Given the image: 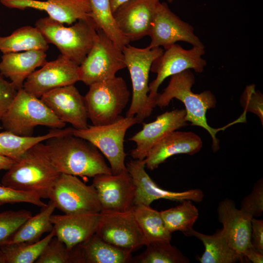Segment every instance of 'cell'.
Segmentation results:
<instances>
[{
  "label": "cell",
  "mask_w": 263,
  "mask_h": 263,
  "mask_svg": "<svg viewBox=\"0 0 263 263\" xmlns=\"http://www.w3.org/2000/svg\"><path fill=\"white\" fill-rule=\"evenodd\" d=\"M79 245L84 263H132V252L105 242L96 233Z\"/></svg>",
  "instance_id": "cell-27"
},
{
  "label": "cell",
  "mask_w": 263,
  "mask_h": 263,
  "mask_svg": "<svg viewBox=\"0 0 263 263\" xmlns=\"http://www.w3.org/2000/svg\"><path fill=\"white\" fill-rule=\"evenodd\" d=\"M64 214L99 213L101 207L96 191L77 176L61 173L48 196Z\"/></svg>",
  "instance_id": "cell-11"
},
{
  "label": "cell",
  "mask_w": 263,
  "mask_h": 263,
  "mask_svg": "<svg viewBox=\"0 0 263 263\" xmlns=\"http://www.w3.org/2000/svg\"><path fill=\"white\" fill-rule=\"evenodd\" d=\"M32 216L30 211L25 209L0 212V246L5 244L18 228Z\"/></svg>",
  "instance_id": "cell-36"
},
{
  "label": "cell",
  "mask_w": 263,
  "mask_h": 263,
  "mask_svg": "<svg viewBox=\"0 0 263 263\" xmlns=\"http://www.w3.org/2000/svg\"><path fill=\"white\" fill-rule=\"evenodd\" d=\"M101 212H125L134 206L136 187L128 171L117 174H101L93 177Z\"/></svg>",
  "instance_id": "cell-14"
},
{
  "label": "cell",
  "mask_w": 263,
  "mask_h": 263,
  "mask_svg": "<svg viewBox=\"0 0 263 263\" xmlns=\"http://www.w3.org/2000/svg\"><path fill=\"white\" fill-rule=\"evenodd\" d=\"M84 96L88 119L93 125L113 123L120 117L131 93L120 76L93 83Z\"/></svg>",
  "instance_id": "cell-7"
},
{
  "label": "cell",
  "mask_w": 263,
  "mask_h": 263,
  "mask_svg": "<svg viewBox=\"0 0 263 263\" xmlns=\"http://www.w3.org/2000/svg\"><path fill=\"white\" fill-rule=\"evenodd\" d=\"M44 145L51 163L60 173L84 178L112 173L101 152L82 138L73 134L55 136Z\"/></svg>",
  "instance_id": "cell-2"
},
{
  "label": "cell",
  "mask_w": 263,
  "mask_h": 263,
  "mask_svg": "<svg viewBox=\"0 0 263 263\" xmlns=\"http://www.w3.org/2000/svg\"><path fill=\"white\" fill-rule=\"evenodd\" d=\"M1 185L15 189L33 192L48 199L50 191L61 174L51 163L42 142L28 150L6 170Z\"/></svg>",
  "instance_id": "cell-3"
},
{
  "label": "cell",
  "mask_w": 263,
  "mask_h": 263,
  "mask_svg": "<svg viewBox=\"0 0 263 263\" xmlns=\"http://www.w3.org/2000/svg\"><path fill=\"white\" fill-rule=\"evenodd\" d=\"M20 203H29L41 207L46 204L35 192L19 190L2 185L0 186V206Z\"/></svg>",
  "instance_id": "cell-37"
},
{
  "label": "cell",
  "mask_w": 263,
  "mask_h": 263,
  "mask_svg": "<svg viewBox=\"0 0 263 263\" xmlns=\"http://www.w3.org/2000/svg\"><path fill=\"white\" fill-rule=\"evenodd\" d=\"M138 263H187L188 259L170 242H158L146 245L145 250L133 258Z\"/></svg>",
  "instance_id": "cell-34"
},
{
  "label": "cell",
  "mask_w": 263,
  "mask_h": 263,
  "mask_svg": "<svg viewBox=\"0 0 263 263\" xmlns=\"http://www.w3.org/2000/svg\"><path fill=\"white\" fill-rule=\"evenodd\" d=\"M36 263H84L79 245L68 248L56 236L47 244Z\"/></svg>",
  "instance_id": "cell-35"
},
{
  "label": "cell",
  "mask_w": 263,
  "mask_h": 263,
  "mask_svg": "<svg viewBox=\"0 0 263 263\" xmlns=\"http://www.w3.org/2000/svg\"><path fill=\"white\" fill-rule=\"evenodd\" d=\"M74 128H53L42 135L21 136L5 131L0 132V155L14 161L19 159L30 148L48 139L62 135L73 134Z\"/></svg>",
  "instance_id": "cell-25"
},
{
  "label": "cell",
  "mask_w": 263,
  "mask_h": 263,
  "mask_svg": "<svg viewBox=\"0 0 263 263\" xmlns=\"http://www.w3.org/2000/svg\"><path fill=\"white\" fill-rule=\"evenodd\" d=\"M205 53V46H195L187 50L176 43L166 49L153 61L150 67V71L156 74V78L149 85L150 103L156 106L158 89L166 78L187 70L202 73L207 65V61L202 57Z\"/></svg>",
  "instance_id": "cell-10"
},
{
  "label": "cell",
  "mask_w": 263,
  "mask_h": 263,
  "mask_svg": "<svg viewBox=\"0 0 263 263\" xmlns=\"http://www.w3.org/2000/svg\"><path fill=\"white\" fill-rule=\"evenodd\" d=\"M139 123L135 116H121L111 124L88 125L82 130L74 129L73 134L94 145L109 161L112 174H117L128 171L124 146L126 133L131 127Z\"/></svg>",
  "instance_id": "cell-8"
},
{
  "label": "cell",
  "mask_w": 263,
  "mask_h": 263,
  "mask_svg": "<svg viewBox=\"0 0 263 263\" xmlns=\"http://www.w3.org/2000/svg\"><path fill=\"white\" fill-rule=\"evenodd\" d=\"M128 0H110L111 7L113 13L119 7L121 4L126 2ZM173 0H168L171 2Z\"/></svg>",
  "instance_id": "cell-44"
},
{
  "label": "cell",
  "mask_w": 263,
  "mask_h": 263,
  "mask_svg": "<svg viewBox=\"0 0 263 263\" xmlns=\"http://www.w3.org/2000/svg\"><path fill=\"white\" fill-rule=\"evenodd\" d=\"M148 36L150 42L148 47L150 48L163 46L167 49L178 41L204 46L192 26L173 13L165 2L159 4Z\"/></svg>",
  "instance_id": "cell-12"
},
{
  "label": "cell",
  "mask_w": 263,
  "mask_h": 263,
  "mask_svg": "<svg viewBox=\"0 0 263 263\" xmlns=\"http://www.w3.org/2000/svg\"><path fill=\"white\" fill-rule=\"evenodd\" d=\"M0 2L9 8L44 11L50 18L69 25L91 15L89 0H0Z\"/></svg>",
  "instance_id": "cell-21"
},
{
  "label": "cell",
  "mask_w": 263,
  "mask_h": 263,
  "mask_svg": "<svg viewBox=\"0 0 263 263\" xmlns=\"http://www.w3.org/2000/svg\"><path fill=\"white\" fill-rule=\"evenodd\" d=\"M40 99L62 122L72 125L75 130L88 127V114L84 96L74 85L51 90Z\"/></svg>",
  "instance_id": "cell-18"
},
{
  "label": "cell",
  "mask_w": 263,
  "mask_h": 263,
  "mask_svg": "<svg viewBox=\"0 0 263 263\" xmlns=\"http://www.w3.org/2000/svg\"><path fill=\"white\" fill-rule=\"evenodd\" d=\"M218 218L223 225L222 229L230 246L240 257L247 249L253 246L251 243L252 217L238 209L235 202L230 199H225L220 202L217 208Z\"/></svg>",
  "instance_id": "cell-20"
},
{
  "label": "cell",
  "mask_w": 263,
  "mask_h": 263,
  "mask_svg": "<svg viewBox=\"0 0 263 263\" xmlns=\"http://www.w3.org/2000/svg\"><path fill=\"white\" fill-rule=\"evenodd\" d=\"M46 54L41 50L3 54L0 61V73L19 91L23 89L26 78L46 62Z\"/></svg>",
  "instance_id": "cell-24"
},
{
  "label": "cell",
  "mask_w": 263,
  "mask_h": 263,
  "mask_svg": "<svg viewBox=\"0 0 263 263\" xmlns=\"http://www.w3.org/2000/svg\"><path fill=\"white\" fill-rule=\"evenodd\" d=\"M251 222V244L255 249L263 253V221L252 217Z\"/></svg>",
  "instance_id": "cell-41"
},
{
  "label": "cell",
  "mask_w": 263,
  "mask_h": 263,
  "mask_svg": "<svg viewBox=\"0 0 263 263\" xmlns=\"http://www.w3.org/2000/svg\"><path fill=\"white\" fill-rule=\"evenodd\" d=\"M35 26L48 43L57 48L60 55L78 65L86 58L97 35V27L90 17L67 27L48 16L38 19Z\"/></svg>",
  "instance_id": "cell-4"
},
{
  "label": "cell",
  "mask_w": 263,
  "mask_h": 263,
  "mask_svg": "<svg viewBox=\"0 0 263 263\" xmlns=\"http://www.w3.org/2000/svg\"><path fill=\"white\" fill-rule=\"evenodd\" d=\"M101 217V212L53 214L51 220L55 236L71 249L96 232Z\"/></svg>",
  "instance_id": "cell-22"
},
{
  "label": "cell",
  "mask_w": 263,
  "mask_h": 263,
  "mask_svg": "<svg viewBox=\"0 0 263 263\" xmlns=\"http://www.w3.org/2000/svg\"><path fill=\"white\" fill-rule=\"evenodd\" d=\"M48 48L49 43L36 26H24L9 36H0V51L3 54L31 50L46 52Z\"/></svg>",
  "instance_id": "cell-29"
},
{
  "label": "cell",
  "mask_w": 263,
  "mask_h": 263,
  "mask_svg": "<svg viewBox=\"0 0 263 263\" xmlns=\"http://www.w3.org/2000/svg\"><path fill=\"white\" fill-rule=\"evenodd\" d=\"M79 65L61 55L34 71L24 82L23 89L38 97L53 89L74 85L79 81Z\"/></svg>",
  "instance_id": "cell-15"
},
{
  "label": "cell",
  "mask_w": 263,
  "mask_h": 263,
  "mask_svg": "<svg viewBox=\"0 0 263 263\" xmlns=\"http://www.w3.org/2000/svg\"><path fill=\"white\" fill-rule=\"evenodd\" d=\"M255 87L254 84L246 86L241 97V105L247 113L250 112L257 115L263 125V95L260 92L255 91Z\"/></svg>",
  "instance_id": "cell-39"
},
{
  "label": "cell",
  "mask_w": 263,
  "mask_h": 263,
  "mask_svg": "<svg viewBox=\"0 0 263 263\" xmlns=\"http://www.w3.org/2000/svg\"><path fill=\"white\" fill-rule=\"evenodd\" d=\"M55 209V204L49 200L39 213L27 219L4 244H31L39 241L44 233L53 229L51 217Z\"/></svg>",
  "instance_id": "cell-28"
},
{
  "label": "cell",
  "mask_w": 263,
  "mask_h": 263,
  "mask_svg": "<svg viewBox=\"0 0 263 263\" xmlns=\"http://www.w3.org/2000/svg\"><path fill=\"white\" fill-rule=\"evenodd\" d=\"M167 231L171 234L179 231L185 235L193 229L199 216V210L190 200L160 212Z\"/></svg>",
  "instance_id": "cell-32"
},
{
  "label": "cell",
  "mask_w": 263,
  "mask_h": 263,
  "mask_svg": "<svg viewBox=\"0 0 263 263\" xmlns=\"http://www.w3.org/2000/svg\"><path fill=\"white\" fill-rule=\"evenodd\" d=\"M0 121L5 131L21 136H32L34 129L38 126L62 129L66 125L40 98L23 89L18 91Z\"/></svg>",
  "instance_id": "cell-6"
},
{
  "label": "cell",
  "mask_w": 263,
  "mask_h": 263,
  "mask_svg": "<svg viewBox=\"0 0 263 263\" xmlns=\"http://www.w3.org/2000/svg\"><path fill=\"white\" fill-rule=\"evenodd\" d=\"M185 109L167 111L159 115L153 121L143 123L142 129L129 140L136 147L131 152L133 159L143 160L151 149L170 132L188 125Z\"/></svg>",
  "instance_id": "cell-19"
},
{
  "label": "cell",
  "mask_w": 263,
  "mask_h": 263,
  "mask_svg": "<svg viewBox=\"0 0 263 263\" xmlns=\"http://www.w3.org/2000/svg\"><path fill=\"white\" fill-rule=\"evenodd\" d=\"M2 128V126L0 125V130H1Z\"/></svg>",
  "instance_id": "cell-45"
},
{
  "label": "cell",
  "mask_w": 263,
  "mask_h": 263,
  "mask_svg": "<svg viewBox=\"0 0 263 263\" xmlns=\"http://www.w3.org/2000/svg\"><path fill=\"white\" fill-rule=\"evenodd\" d=\"M55 236L53 229L44 238L31 244H6L0 246L4 263H35L51 240Z\"/></svg>",
  "instance_id": "cell-33"
},
{
  "label": "cell",
  "mask_w": 263,
  "mask_h": 263,
  "mask_svg": "<svg viewBox=\"0 0 263 263\" xmlns=\"http://www.w3.org/2000/svg\"><path fill=\"white\" fill-rule=\"evenodd\" d=\"M240 209L252 217L261 216L263 212V182L259 180L251 192L243 198Z\"/></svg>",
  "instance_id": "cell-38"
},
{
  "label": "cell",
  "mask_w": 263,
  "mask_h": 263,
  "mask_svg": "<svg viewBox=\"0 0 263 263\" xmlns=\"http://www.w3.org/2000/svg\"><path fill=\"white\" fill-rule=\"evenodd\" d=\"M203 146L200 137L191 132L174 131L160 140L144 159L145 167L153 170L171 156L178 154L193 155Z\"/></svg>",
  "instance_id": "cell-23"
},
{
  "label": "cell",
  "mask_w": 263,
  "mask_h": 263,
  "mask_svg": "<svg viewBox=\"0 0 263 263\" xmlns=\"http://www.w3.org/2000/svg\"><path fill=\"white\" fill-rule=\"evenodd\" d=\"M92 49L79 65V81L89 86L112 78L116 73L126 68L121 49L101 29Z\"/></svg>",
  "instance_id": "cell-9"
},
{
  "label": "cell",
  "mask_w": 263,
  "mask_h": 263,
  "mask_svg": "<svg viewBox=\"0 0 263 263\" xmlns=\"http://www.w3.org/2000/svg\"><path fill=\"white\" fill-rule=\"evenodd\" d=\"M95 233L105 242L132 252L145 245L142 232L134 216L133 207L125 212H101Z\"/></svg>",
  "instance_id": "cell-13"
},
{
  "label": "cell",
  "mask_w": 263,
  "mask_h": 263,
  "mask_svg": "<svg viewBox=\"0 0 263 263\" xmlns=\"http://www.w3.org/2000/svg\"><path fill=\"white\" fill-rule=\"evenodd\" d=\"M122 52L132 88V101L126 116H135L141 123L155 108L148 97L149 73L153 61L164 50L161 47L139 48L129 44L123 48Z\"/></svg>",
  "instance_id": "cell-5"
},
{
  "label": "cell",
  "mask_w": 263,
  "mask_h": 263,
  "mask_svg": "<svg viewBox=\"0 0 263 263\" xmlns=\"http://www.w3.org/2000/svg\"><path fill=\"white\" fill-rule=\"evenodd\" d=\"M185 235L194 236L204 244L205 250L199 258L201 263H234L240 261V257L230 246L222 229L212 235H206L194 230Z\"/></svg>",
  "instance_id": "cell-26"
},
{
  "label": "cell",
  "mask_w": 263,
  "mask_h": 263,
  "mask_svg": "<svg viewBox=\"0 0 263 263\" xmlns=\"http://www.w3.org/2000/svg\"><path fill=\"white\" fill-rule=\"evenodd\" d=\"M126 165L136 187L134 205L150 206L154 200L161 199L181 202L190 200L197 203L203 200L204 193L200 189L175 192L158 186L146 171L144 159L131 160Z\"/></svg>",
  "instance_id": "cell-16"
},
{
  "label": "cell",
  "mask_w": 263,
  "mask_h": 263,
  "mask_svg": "<svg viewBox=\"0 0 263 263\" xmlns=\"http://www.w3.org/2000/svg\"><path fill=\"white\" fill-rule=\"evenodd\" d=\"M133 211L145 245L154 242H170L171 234L167 231L160 212L144 205H134Z\"/></svg>",
  "instance_id": "cell-30"
},
{
  "label": "cell",
  "mask_w": 263,
  "mask_h": 263,
  "mask_svg": "<svg viewBox=\"0 0 263 263\" xmlns=\"http://www.w3.org/2000/svg\"><path fill=\"white\" fill-rule=\"evenodd\" d=\"M160 0H128L113 13L116 24L130 42L148 36Z\"/></svg>",
  "instance_id": "cell-17"
},
{
  "label": "cell",
  "mask_w": 263,
  "mask_h": 263,
  "mask_svg": "<svg viewBox=\"0 0 263 263\" xmlns=\"http://www.w3.org/2000/svg\"><path fill=\"white\" fill-rule=\"evenodd\" d=\"M90 17L97 29L102 30L121 49L129 44V40L119 30L113 18L110 0H89Z\"/></svg>",
  "instance_id": "cell-31"
},
{
  "label": "cell",
  "mask_w": 263,
  "mask_h": 263,
  "mask_svg": "<svg viewBox=\"0 0 263 263\" xmlns=\"http://www.w3.org/2000/svg\"><path fill=\"white\" fill-rule=\"evenodd\" d=\"M18 92L13 84L0 73V121Z\"/></svg>",
  "instance_id": "cell-40"
},
{
  "label": "cell",
  "mask_w": 263,
  "mask_h": 263,
  "mask_svg": "<svg viewBox=\"0 0 263 263\" xmlns=\"http://www.w3.org/2000/svg\"><path fill=\"white\" fill-rule=\"evenodd\" d=\"M246 261L253 263H263V253L255 249L253 246L244 252L243 261Z\"/></svg>",
  "instance_id": "cell-42"
},
{
  "label": "cell",
  "mask_w": 263,
  "mask_h": 263,
  "mask_svg": "<svg viewBox=\"0 0 263 263\" xmlns=\"http://www.w3.org/2000/svg\"><path fill=\"white\" fill-rule=\"evenodd\" d=\"M15 161L10 158L0 155V171L9 169Z\"/></svg>",
  "instance_id": "cell-43"
},
{
  "label": "cell",
  "mask_w": 263,
  "mask_h": 263,
  "mask_svg": "<svg viewBox=\"0 0 263 263\" xmlns=\"http://www.w3.org/2000/svg\"><path fill=\"white\" fill-rule=\"evenodd\" d=\"M195 82V76L190 70L171 76L168 86L162 93L158 94L156 106L161 108L166 107L173 98L181 101L185 105L186 120L192 125L204 128L209 133L212 141V149L216 152L220 148L216 133L234 124L246 122V115L242 113L237 119L222 128L211 127L207 122L206 114L208 109L215 108L216 97L210 91L194 93L191 88Z\"/></svg>",
  "instance_id": "cell-1"
}]
</instances>
